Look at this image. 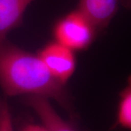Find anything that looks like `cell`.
I'll return each instance as SVG.
<instances>
[{"label":"cell","instance_id":"1","mask_svg":"<svg viewBox=\"0 0 131 131\" xmlns=\"http://www.w3.org/2000/svg\"><path fill=\"white\" fill-rule=\"evenodd\" d=\"M0 86L7 96L37 95L71 109L65 84L51 74L39 56L6 39L0 42Z\"/></svg>","mask_w":131,"mask_h":131},{"label":"cell","instance_id":"2","mask_svg":"<svg viewBox=\"0 0 131 131\" xmlns=\"http://www.w3.org/2000/svg\"><path fill=\"white\" fill-rule=\"evenodd\" d=\"M97 32L95 26L77 9L58 20L52 28L55 41L73 51L88 49Z\"/></svg>","mask_w":131,"mask_h":131},{"label":"cell","instance_id":"3","mask_svg":"<svg viewBox=\"0 0 131 131\" xmlns=\"http://www.w3.org/2000/svg\"><path fill=\"white\" fill-rule=\"evenodd\" d=\"M74 52L55 41L45 45L39 50L38 56L51 74L61 83L65 84L76 69Z\"/></svg>","mask_w":131,"mask_h":131},{"label":"cell","instance_id":"4","mask_svg":"<svg viewBox=\"0 0 131 131\" xmlns=\"http://www.w3.org/2000/svg\"><path fill=\"white\" fill-rule=\"evenodd\" d=\"M118 9V0H80L77 9L98 31L106 28Z\"/></svg>","mask_w":131,"mask_h":131},{"label":"cell","instance_id":"5","mask_svg":"<svg viewBox=\"0 0 131 131\" xmlns=\"http://www.w3.org/2000/svg\"><path fill=\"white\" fill-rule=\"evenodd\" d=\"M24 101L39 117L47 131H76L55 111L49 99L37 95H27Z\"/></svg>","mask_w":131,"mask_h":131},{"label":"cell","instance_id":"6","mask_svg":"<svg viewBox=\"0 0 131 131\" xmlns=\"http://www.w3.org/2000/svg\"><path fill=\"white\" fill-rule=\"evenodd\" d=\"M34 0H0V42L5 40L12 30L19 26L24 13Z\"/></svg>","mask_w":131,"mask_h":131},{"label":"cell","instance_id":"7","mask_svg":"<svg viewBox=\"0 0 131 131\" xmlns=\"http://www.w3.org/2000/svg\"><path fill=\"white\" fill-rule=\"evenodd\" d=\"M113 127L131 131V75L127 79L126 87L119 93L116 121Z\"/></svg>","mask_w":131,"mask_h":131},{"label":"cell","instance_id":"8","mask_svg":"<svg viewBox=\"0 0 131 131\" xmlns=\"http://www.w3.org/2000/svg\"><path fill=\"white\" fill-rule=\"evenodd\" d=\"M0 131H13L11 113L5 101L0 109Z\"/></svg>","mask_w":131,"mask_h":131},{"label":"cell","instance_id":"9","mask_svg":"<svg viewBox=\"0 0 131 131\" xmlns=\"http://www.w3.org/2000/svg\"><path fill=\"white\" fill-rule=\"evenodd\" d=\"M22 131H47V130L45 127L34 125V124H29L24 127Z\"/></svg>","mask_w":131,"mask_h":131},{"label":"cell","instance_id":"10","mask_svg":"<svg viewBox=\"0 0 131 131\" xmlns=\"http://www.w3.org/2000/svg\"><path fill=\"white\" fill-rule=\"evenodd\" d=\"M5 103V101H2L1 99H0V109H1V108L2 107V106H3V104Z\"/></svg>","mask_w":131,"mask_h":131}]
</instances>
